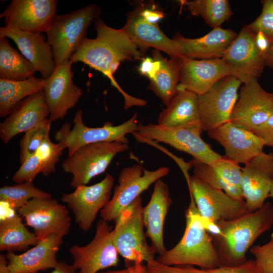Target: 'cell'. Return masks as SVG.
<instances>
[{"label": "cell", "instance_id": "obj_52", "mask_svg": "<svg viewBox=\"0 0 273 273\" xmlns=\"http://www.w3.org/2000/svg\"><path fill=\"white\" fill-rule=\"evenodd\" d=\"M269 197L273 198V182H272L271 189V190H270V193H269Z\"/></svg>", "mask_w": 273, "mask_h": 273}, {"label": "cell", "instance_id": "obj_46", "mask_svg": "<svg viewBox=\"0 0 273 273\" xmlns=\"http://www.w3.org/2000/svg\"><path fill=\"white\" fill-rule=\"evenodd\" d=\"M254 34L257 47L264 55L270 44L266 38L261 33L258 32Z\"/></svg>", "mask_w": 273, "mask_h": 273}, {"label": "cell", "instance_id": "obj_27", "mask_svg": "<svg viewBox=\"0 0 273 273\" xmlns=\"http://www.w3.org/2000/svg\"><path fill=\"white\" fill-rule=\"evenodd\" d=\"M232 29L216 27L201 37L190 38L176 33L174 39L178 44L182 56L190 58L211 59L222 58L237 36Z\"/></svg>", "mask_w": 273, "mask_h": 273}, {"label": "cell", "instance_id": "obj_18", "mask_svg": "<svg viewBox=\"0 0 273 273\" xmlns=\"http://www.w3.org/2000/svg\"><path fill=\"white\" fill-rule=\"evenodd\" d=\"M56 0H13L0 14L5 27L45 32L56 14Z\"/></svg>", "mask_w": 273, "mask_h": 273}, {"label": "cell", "instance_id": "obj_34", "mask_svg": "<svg viewBox=\"0 0 273 273\" xmlns=\"http://www.w3.org/2000/svg\"><path fill=\"white\" fill-rule=\"evenodd\" d=\"M51 198L52 195L36 188L32 182L18 183L4 186L0 189V201L11 209H18L34 198Z\"/></svg>", "mask_w": 273, "mask_h": 273}, {"label": "cell", "instance_id": "obj_5", "mask_svg": "<svg viewBox=\"0 0 273 273\" xmlns=\"http://www.w3.org/2000/svg\"><path fill=\"white\" fill-rule=\"evenodd\" d=\"M142 203L140 196L114 221L113 243L127 267L155 259L144 232Z\"/></svg>", "mask_w": 273, "mask_h": 273}, {"label": "cell", "instance_id": "obj_51", "mask_svg": "<svg viewBox=\"0 0 273 273\" xmlns=\"http://www.w3.org/2000/svg\"><path fill=\"white\" fill-rule=\"evenodd\" d=\"M273 14V0H264Z\"/></svg>", "mask_w": 273, "mask_h": 273}, {"label": "cell", "instance_id": "obj_28", "mask_svg": "<svg viewBox=\"0 0 273 273\" xmlns=\"http://www.w3.org/2000/svg\"><path fill=\"white\" fill-rule=\"evenodd\" d=\"M157 124L168 127L201 124L199 96L186 89H177L165 109L159 114Z\"/></svg>", "mask_w": 273, "mask_h": 273}, {"label": "cell", "instance_id": "obj_33", "mask_svg": "<svg viewBox=\"0 0 273 273\" xmlns=\"http://www.w3.org/2000/svg\"><path fill=\"white\" fill-rule=\"evenodd\" d=\"M193 16H201L213 28L221 27L233 15L228 0H194L181 1Z\"/></svg>", "mask_w": 273, "mask_h": 273}, {"label": "cell", "instance_id": "obj_47", "mask_svg": "<svg viewBox=\"0 0 273 273\" xmlns=\"http://www.w3.org/2000/svg\"><path fill=\"white\" fill-rule=\"evenodd\" d=\"M75 272L71 265L67 264L64 261H60L50 273H75Z\"/></svg>", "mask_w": 273, "mask_h": 273}, {"label": "cell", "instance_id": "obj_4", "mask_svg": "<svg viewBox=\"0 0 273 273\" xmlns=\"http://www.w3.org/2000/svg\"><path fill=\"white\" fill-rule=\"evenodd\" d=\"M101 12L99 6L92 4L68 14L55 15L44 33L56 65L70 60Z\"/></svg>", "mask_w": 273, "mask_h": 273}, {"label": "cell", "instance_id": "obj_30", "mask_svg": "<svg viewBox=\"0 0 273 273\" xmlns=\"http://www.w3.org/2000/svg\"><path fill=\"white\" fill-rule=\"evenodd\" d=\"M43 90V79L34 76L23 80L0 79V117H7L24 99Z\"/></svg>", "mask_w": 273, "mask_h": 273}, {"label": "cell", "instance_id": "obj_38", "mask_svg": "<svg viewBox=\"0 0 273 273\" xmlns=\"http://www.w3.org/2000/svg\"><path fill=\"white\" fill-rule=\"evenodd\" d=\"M210 164L226 182L241 187L242 168L239 163L222 156L220 159Z\"/></svg>", "mask_w": 273, "mask_h": 273}, {"label": "cell", "instance_id": "obj_22", "mask_svg": "<svg viewBox=\"0 0 273 273\" xmlns=\"http://www.w3.org/2000/svg\"><path fill=\"white\" fill-rule=\"evenodd\" d=\"M42 90L33 94L19 104L0 124V138L7 144L17 134L27 132L50 116Z\"/></svg>", "mask_w": 273, "mask_h": 273}, {"label": "cell", "instance_id": "obj_9", "mask_svg": "<svg viewBox=\"0 0 273 273\" xmlns=\"http://www.w3.org/2000/svg\"><path fill=\"white\" fill-rule=\"evenodd\" d=\"M169 172L167 167L151 171L137 164L123 168L110 202L100 211L101 219L114 221L143 192Z\"/></svg>", "mask_w": 273, "mask_h": 273}, {"label": "cell", "instance_id": "obj_23", "mask_svg": "<svg viewBox=\"0 0 273 273\" xmlns=\"http://www.w3.org/2000/svg\"><path fill=\"white\" fill-rule=\"evenodd\" d=\"M0 37L12 39L23 56L30 61L42 79L48 78L56 64L50 44L41 32H31L19 29L0 27Z\"/></svg>", "mask_w": 273, "mask_h": 273}, {"label": "cell", "instance_id": "obj_12", "mask_svg": "<svg viewBox=\"0 0 273 273\" xmlns=\"http://www.w3.org/2000/svg\"><path fill=\"white\" fill-rule=\"evenodd\" d=\"M188 186L197 209L205 220L213 223L231 220L248 212L244 200L234 199L224 191L214 189L195 175Z\"/></svg>", "mask_w": 273, "mask_h": 273}, {"label": "cell", "instance_id": "obj_17", "mask_svg": "<svg viewBox=\"0 0 273 273\" xmlns=\"http://www.w3.org/2000/svg\"><path fill=\"white\" fill-rule=\"evenodd\" d=\"M72 64L68 60L56 65L51 75L43 79V91L51 122L63 119L82 96V89L73 83Z\"/></svg>", "mask_w": 273, "mask_h": 273}, {"label": "cell", "instance_id": "obj_10", "mask_svg": "<svg viewBox=\"0 0 273 273\" xmlns=\"http://www.w3.org/2000/svg\"><path fill=\"white\" fill-rule=\"evenodd\" d=\"M113 228L101 219L96 225L93 239L85 246L73 245L69 249L73 261L75 273H98L112 266H117L118 253L113 241Z\"/></svg>", "mask_w": 273, "mask_h": 273}, {"label": "cell", "instance_id": "obj_32", "mask_svg": "<svg viewBox=\"0 0 273 273\" xmlns=\"http://www.w3.org/2000/svg\"><path fill=\"white\" fill-rule=\"evenodd\" d=\"M31 63L9 44L7 37H0V79L23 80L34 76Z\"/></svg>", "mask_w": 273, "mask_h": 273}, {"label": "cell", "instance_id": "obj_7", "mask_svg": "<svg viewBox=\"0 0 273 273\" xmlns=\"http://www.w3.org/2000/svg\"><path fill=\"white\" fill-rule=\"evenodd\" d=\"M83 111L78 110L73 120V126L66 122L56 131L55 139L68 149V157L71 156L79 148L87 144L110 142H121L128 144L125 135L133 133L138 130V114L121 124L114 126L107 122L102 127L86 126L82 118Z\"/></svg>", "mask_w": 273, "mask_h": 273}, {"label": "cell", "instance_id": "obj_15", "mask_svg": "<svg viewBox=\"0 0 273 273\" xmlns=\"http://www.w3.org/2000/svg\"><path fill=\"white\" fill-rule=\"evenodd\" d=\"M222 59L229 75L244 84L258 78L265 66L264 55L257 47L255 34L247 26L241 29Z\"/></svg>", "mask_w": 273, "mask_h": 273}, {"label": "cell", "instance_id": "obj_41", "mask_svg": "<svg viewBox=\"0 0 273 273\" xmlns=\"http://www.w3.org/2000/svg\"><path fill=\"white\" fill-rule=\"evenodd\" d=\"M250 252L262 273H273V236L266 243L251 247Z\"/></svg>", "mask_w": 273, "mask_h": 273}, {"label": "cell", "instance_id": "obj_31", "mask_svg": "<svg viewBox=\"0 0 273 273\" xmlns=\"http://www.w3.org/2000/svg\"><path fill=\"white\" fill-rule=\"evenodd\" d=\"M155 75L151 79L147 89L153 91L166 106L177 91L180 79L179 58H164Z\"/></svg>", "mask_w": 273, "mask_h": 273}, {"label": "cell", "instance_id": "obj_53", "mask_svg": "<svg viewBox=\"0 0 273 273\" xmlns=\"http://www.w3.org/2000/svg\"><path fill=\"white\" fill-rule=\"evenodd\" d=\"M271 236H273V232L271 234Z\"/></svg>", "mask_w": 273, "mask_h": 273}, {"label": "cell", "instance_id": "obj_26", "mask_svg": "<svg viewBox=\"0 0 273 273\" xmlns=\"http://www.w3.org/2000/svg\"><path fill=\"white\" fill-rule=\"evenodd\" d=\"M171 203L169 188L160 179L155 184L149 202L143 207L142 219L146 229V235L151 240V247L154 253L159 255L167 250L164 243L163 231Z\"/></svg>", "mask_w": 273, "mask_h": 273}, {"label": "cell", "instance_id": "obj_8", "mask_svg": "<svg viewBox=\"0 0 273 273\" xmlns=\"http://www.w3.org/2000/svg\"><path fill=\"white\" fill-rule=\"evenodd\" d=\"M128 148V144L121 142L92 143L79 148L61 164L64 171L72 175L70 186L76 188L87 184L105 171L117 154Z\"/></svg>", "mask_w": 273, "mask_h": 273}, {"label": "cell", "instance_id": "obj_16", "mask_svg": "<svg viewBox=\"0 0 273 273\" xmlns=\"http://www.w3.org/2000/svg\"><path fill=\"white\" fill-rule=\"evenodd\" d=\"M272 113V93L264 90L258 78H254L241 87L230 121L254 132Z\"/></svg>", "mask_w": 273, "mask_h": 273}, {"label": "cell", "instance_id": "obj_21", "mask_svg": "<svg viewBox=\"0 0 273 273\" xmlns=\"http://www.w3.org/2000/svg\"><path fill=\"white\" fill-rule=\"evenodd\" d=\"M179 66L177 89H186L198 96L204 94L219 80L229 75L222 58L196 60L181 56Z\"/></svg>", "mask_w": 273, "mask_h": 273}, {"label": "cell", "instance_id": "obj_11", "mask_svg": "<svg viewBox=\"0 0 273 273\" xmlns=\"http://www.w3.org/2000/svg\"><path fill=\"white\" fill-rule=\"evenodd\" d=\"M114 184L112 175L107 173L98 183L80 185L73 192L62 194L61 201L71 210L75 222L82 231L90 229L99 212L110 202Z\"/></svg>", "mask_w": 273, "mask_h": 273}, {"label": "cell", "instance_id": "obj_44", "mask_svg": "<svg viewBox=\"0 0 273 273\" xmlns=\"http://www.w3.org/2000/svg\"><path fill=\"white\" fill-rule=\"evenodd\" d=\"M152 53L153 58H143L139 68L140 74L148 77L149 80L155 75L161 64V54L160 51L154 49Z\"/></svg>", "mask_w": 273, "mask_h": 273}, {"label": "cell", "instance_id": "obj_19", "mask_svg": "<svg viewBox=\"0 0 273 273\" xmlns=\"http://www.w3.org/2000/svg\"><path fill=\"white\" fill-rule=\"evenodd\" d=\"M272 182L273 153L263 152L244 164L241 187L248 212H254L263 205Z\"/></svg>", "mask_w": 273, "mask_h": 273}, {"label": "cell", "instance_id": "obj_20", "mask_svg": "<svg viewBox=\"0 0 273 273\" xmlns=\"http://www.w3.org/2000/svg\"><path fill=\"white\" fill-rule=\"evenodd\" d=\"M209 136L224 148L229 159L245 164L263 152L262 140L254 132L231 121L208 131Z\"/></svg>", "mask_w": 273, "mask_h": 273}, {"label": "cell", "instance_id": "obj_43", "mask_svg": "<svg viewBox=\"0 0 273 273\" xmlns=\"http://www.w3.org/2000/svg\"><path fill=\"white\" fill-rule=\"evenodd\" d=\"M131 273H191L185 266H170L157 261L156 259L146 264H135L130 266Z\"/></svg>", "mask_w": 273, "mask_h": 273}, {"label": "cell", "instance_id": "obj_29", "mask_svg": "<svg viewBox=\"0 0 273 273\" xmlns=\"http://www.w3.org/2000/svg\"><path fill=\"white\" fill-rule=\"evenodd\" d=\"M22 218L19 214L15 213L1 219V251H25L30 246H35L40 241L34 232L26 227Z\"/></svg>", "mask_w": 273, "mask_h": 273}, {"label": "cell", "instance_id": "obj_37", "mask_svg": "<svg viewBox=\"0 0 273 273\" xmlns=\"http://www.w3.org/2000/svg\"><path fill=\"white\" fill-rule=\"evenodd\" d=\"M66 148L61 143H53L49 136L37 150L35 155L38 157L41 166L42 172L48 176L56 171V165L59 161L63 151Z\"/></svg>", "mask_w": 273, "mask_h": 273}, {"label": "cell", "instance_id": "obj_13", "mask_svg": "<svg viewBox=\"0 0 273 273\" xmlns=\"http://www.w3.org/2000/svg\"><path fill=\"white\" fill-rule=\"evenodd\" d=\"M17 211L39 240L51 234L64 237L69 233L71 223L69 211L55 199L34 198Z\"/></svg>", "mask_w": 273, "mask_h": 273}, {"label": "cell", "instance_id": "obj_2", "mask_svg": "<svg viewBox=\"0 0 273 273\" xmlns=\"http://www.w3.org/2000/svg\"><path fill=\"white\" fill-rule=\"evenodd\" d=\"M218 233L211 236L220 266L239 265L258 237L273 225V205L265 202L259 209L227 221L216 223Z\"/></svg>", "mask_w": 273, "mask_h": 273}, {"label": "cell", "instance_id": "obj_54", "mask_svg": "<svg viewBox=\"0 0 273 273\" xmlns=\"http://www.w3.org/2000/svg\"><path fill=\"white\" fill-rule=\"evenodd\" d=\"M272 99H273V93H272Z\"/></svg>", "mask_w": 273, "mask_h": 273}, {"label": "cell", "instance_id": "obj_40", "mask_svg": "<svg viewBox=\"0 0 273 273\" xmlns=\"http://www.w3.org/2000/svg\"><path fill=\"white\" fill-rule=\"evenodd\" d=\"M191 273H262L254 259L247 260L239 265L219 266L211 269L197 268L193 266L184 265Z\"/></svg>", "mask_w": 273, "mask_h": 273}, {"label": "cell", "instance_id": "obj_25", "mask_svg": "<svg viewBox=\"0 0 273 273\" xmlns=\"http://www.w3.org/2000/svg\"><path fill=\"white\" fill-rule=\"evenodd\" d=\"M123 28L131 40L144 52L152 47L165 52L170 58L182 56L178 43L174 39L168 38L161 30L158 23L145 19L137 6L127 13Z\"/></svg>", "mask_w": 273, "mask_h": 273}, {"label": "cell", "instance_id": "obj_1", "mask_svg": "<svg viewBox=\"0 0 273 273\" xmlns=\"http://www.w3.org/2000/svg\"><path fill=\"white\" fill-rule=\"evenodd\" d=\"M94 28L97 33L96 38H84L70 58V61L72 63L82 62L107 76L123 96L125 109L145 106L147 103L145 100L126 93L113 75L121 62L143 59L145 52L131 40L123 27L111 28L99 17L94 21Z\"/></svg>", "mask_w": 273, "mask_h": 273}, {"label": "cell", "instance_id": "obj_35", "mask_svg": "<svg viewBox=\"0 0 273 273\" xmlns=\"http://www.w3.org/2000/svg\"><path fill=\"white\" fill-rule=\"evenodd\" d=\"M193 167L194 175L210 187L222 190L234 199L244 200L241 188L226 182L210 164L193 158L188 162Z\"/></svg>", "mask_w": 273, "mask_h": 273}, {"label": "cell", "instance_id": "obj_3", "mask_svg": "<svg viewBox=\"0 0 273 273\" xmlns=\"http://www.w3.org/2000/svg\"><path fill=\"white\" fill-rule=\"evenodd\" d=\"M186 225L178 243L157 257L156 260L170 266H197L201 269L220 266L212 237L206 231L204 220L193 197L185 213Z\"/></svg>", "mask_w": 273, "mask_h": 273}, {"label": "cell", "instance_id": "obj_55", "mask_svg": "<svg viewBox=\"0 0 273 273\" xmlns=\"http://www.w3.org/2000/svg\"></svg>", "mask_w": 273, "mask_h": 273}, {"label": "cell", "instance_id": "obj_39", "mask_svg": "<svg viewBox=\"0 0 273 273\" xmlns=\"http://www.w3.org/2000/svg\"><path fill=\"white\" fill-rule=\"evenodd\" d=\"M262 11L260 15L252 23L246 25L254 34L261 33L269 44L273 43V14L265 1H261Z\"/></svg>", "mask_w": 273, "mask_h": 273}, {"label": "cell", "instance_id": "obj_6", "mask_svg": "<svg viewBox=\"0 0 273 273\" xmlns=\"http://www.w3.org/2000/svg\"><path fill=\"white\" fill-rule=\"evenodd\" d=\"M203 131L201 124L168 127L157 124L144 125L139 122L138 131L132 134L138 141L154 140L164 143L191 155L194 159L212 164L222 156L212 150L201 138Z\"/></svg>", "mask_w": 273, "mask_h": 273}, {"label": "cell", "instance_id": "obj_48", "mask_svg": "<svg viewBox=\"0 0 273 273\" xmlns=\"http://www.w3.org/2000/svg\"><path fill=\"white\" fill-rule=\"evenodd\" d=\"M264 57L265 66L273 68V43L269 44Z\"/></svg>", "mask_w": 273, "mask_h": 273}, {"label": "cell", "instance_id": "obj_42", "mask_svg": "<svg viewBox=\"0 0 273 273\" xmlns=\"http://www.w3.org/2000/svg\"><path fill=\"white\" fill-rule=\"evenodd\" d=\"M40 161L35 154L21 163L18 170L13 176L12 180L16 183L32 182L37 174L41 173Z\"/></svg>", "mask_w": 273, "mask_h": 273}, {"label": "cell", "instance_id": "obj_36", "mask_svg": "<svg viewBox=\"0 0 273 273\" xmlns=\"http://www.w3.org/2000/svg\"><path fill=\"white\" fill-rule=\"evenodd\" d=\"M51 121L46 119L25 133L20 142L21 164L35 155L40 146L49 136Z\"/></svg>", "mask_w": 273, "mask_h": 273}, {"label": "cell", "instance_id": "obj_14", "mask_svg": "<svg viewBox=\"0 0 273 273\" xmlns=\"http://www.w3.org/2000/svg\"><path fill=\"white\" fill-rule=\"evenodd\" d=\"M241 83L229 75L199 96L200 121L203 131L208 132L230 121Z\"/></svg>", "mask_w": 273, "mask_h": 273}, {"label": "cell", "instance_id": "obj_50", "mask_svg": "<svg viewBox=\"0 0 273 273\" xmlns=\"http://www.w3.org/2000/svg\"><path fill=\"white\" fill-rule=\"evenodd\" d=\"M98 273H131L130 266L126 268L119 270H111L105 271H100Z\"/></svg>", "mask_w": 273, "mask_h": 273}, {"label": "cell", "instance_id": "obj_24", "mask_svg": "<svg viewBox=\"0 0 273 273\" xmlns=\"http://www.w3.org/2000/svg\"><path fill=\"white\" fill-rule=\"evenodd\" d=\"M63 237L51 234L37 245L21 254L8 252L6 255L11 273H37L55 268L58 262L57 254L63 243Z\"/></svg>", "mask_w": 273, "mask_h": 273}, {"label": "cell", "instance_id": "obj_45", "mask_svg": "<svg viewBox=\"0 0 273 273\" xmlns=\"http://www.w3.org/2000/svg\"><path fill=\"white\" fill-rule=\"evenodd\" d=\"M254 133L262 140L264 146L273 148V113Z\"/></svg>", "mask_w": 273, "mask_h": 273}, {"label": "cell", "instance_id": "obj_49", "mask_svg": "<svg viewBox=\"0 0 273 273\" xmlns=\"http://www.w3.org/2000/svg\"><path fill=\"white\" fill-rule=\"evenodd\" d=\"M0 273H11L8 266L6 255H0Z\"/></svg>", "mask_w": 273, "mask_h": 273}]
</instances>
